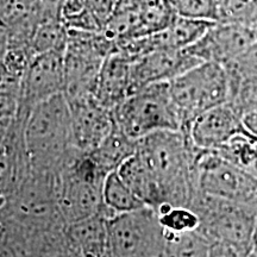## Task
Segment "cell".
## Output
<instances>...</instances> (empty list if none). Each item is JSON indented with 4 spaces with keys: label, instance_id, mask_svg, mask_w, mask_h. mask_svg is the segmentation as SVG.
I'll return each mask as SVG.
<instances>
[{
    "label": "cell",
    "instance_id": "6da1fadb",
    "mask_svg": "<svg viewBox=\"0 0 257 257\" xmlns=\"http://www.w3.org/2000/svg\"><path fill=\"white\" fill-rule=\"evenodd\" d=\"M200 149L181 130H163L138 140L137 154L159 185L162 202L188 206L198 192L195 161Z\"/></svg>",
    "mask_w": 257,
    "mask_h": 257
},
{
    "label": "cell",
    "instance_id": "7a4b0ae2",
    "mask_svg": "<svg viewBox=\"0 0 257 257\" xmlns=\"http://www.w3.org/2000/svg\"><path fill=\"white\" fill-rule=\"evenodd\" d=\"M23 137L30 170L57 174L79 152L73 143L72 115L63 93L40 102L24 119Z\"/></svg>",
    "mask_w": 257,
    "mask_h": 257
},
{
    "label": "cell",
    "instance_id": "3957f363",
    "mask_svg": "<svg viewBox=\"0 0 257 257\" xmlns=\"http://www.w3.org/2000/svg\"><path fill=\"white\" fill-rule=\"evenodd\" d=\"M189 207L200 217V229L211 240L210 256H250L257 212L251 207L195 193Z\"/></svg>",
    "mask_w": 257,
    "mask_h": 257
},
{
    "label": "cell",
    "instance_id": "277c9868",
    "mask_svg": "<svg viewBox=\"0 0 257 257\" xmlns=\"http://www.w3.org/2000/svg\"><path fill=\"white\" fill-rule=\"evenodd\" d=\"M115 125L134 140L163 130H181L169 81L153 82L128 94L112 110Z\"/></svg>",
    "mask_w": 257,
    "mask_h": 257
},
{
    "label": "cell",
    "instance_id": "5b68a950",
    "mask_svg": "<svg viewBox=\"0 0 257 257\" xmlns=\"http://www.w3.org/2000/svg\"><path fill=\"white\" fill-rule=\"evenodd\" d=\"M105 174L89 154L78 153L56 174V201L66 224L104 211Z\"/></svg>",
    "mask_w": 257,
    "mask_h": 257
},
{
    "label": "cell",
    "instance_id": "8992f818",
    "mask_svg": "<svg viewBox=\"0 0 257 257\" xmlns=\"http://www.w3.org/2000/svg\"><path fill=\"white\" fill-rule=\"evenodd\" d=\"M169 88L184 133L202 112L229 101L227 70L217 62L198 63L170 80Z\"/></svg>",
    "mask_w": 257,
    "mask_h": 257
},
{
    "label": "cell",
    "instance_id": "52a82bcc",
    "mask_svg": "<svg viewBox=\"0 0 257 257\" xmlns=\"http://www.w3.org/2000/svg\"><path fill=\"white\" fill-rule=\"evenodd\" d=\"M108 256H166V231L155 207L142 206L107 218Z\"/></svg>",
    "mask_w": 257,
    "mask_h": 257
},
{
    "label": "cell",
    "instance_id": "ba28073f",
    "mask_svg": "<svg viewBox=\"0 0 257 257\" xmlns=\"http://www.w3.org/2000/svg\"><path fill=\"white\" fill-rule=\"evenodd\" d=\"M198 191L257 212V179L214 152L200 150L195 161Z\"/></svg>",
    "mask_w": 257,
    "mask_h": 257
},
{
    "label": "cell",
    "instance_id": "9c48e42d",
    "mask_svg": "<svg viewBox=\"0 0 257 257\" xmlns=\"http://www.w3.org/2000/svg\"><path fill=\"white\" fill-rule=\"evenodd\" d=\"M64 51L51 50L31 57L17 96V115L27 118L32 107L53 95L63 93Z\"/></svg>",
    "mask_w": 257,
    "mask_h": 257
},
{
    "label": "cell",
    "instance_id": "30bf717a",
    "mask_svg": "<svg viewBox=\"0 0 257 257\" xmlns=\"http://www.w3.org/2000/svg\"><path fill=\"white\" fill-rule=\"evenodd\" d=\"M257 41V28L240 22H216L206 34L185 48L201 62L226 64Z\"/></svg>",
    "mask_w": 257,
    "mask_h": 257
},
{
    "label": "cell",
    "instance_id": "8fae6325",
    "mask_svg": "<svg viewBox=\"0 0 257 257\" xmlns=\"http://www.w3.org/2000/svg\"><path fill=\"white\" fill-rule=\"evenodd\" d=\"M186 49H155L134 59L130 93L153 82L170 81L200 63Z\"/></svg>",
    "mask_w": 257,
    "mask_h": 257
},
{
    "label": "cell",
    "instance_id": "7c38bea8",
    "mask_svg": "<svg viewBox=\"0 0 257 257\" xmlns=\"http://www.w3.org/2000/svg\"><path fill=\"white\" fill-rule=\"evenodd\" d=\"M243 130V117L229 102H225L199 114L185 134L198 149L216 152Z\"/></svg>",
    "mask_w": 257,
    "mask_h": 257
},
{
    "label": "cell",
    "instance_id": "4fadbf2b",
    "mask_svg": "<svg viewBox=\"0 0 257 257\" xmlns=\"http://www.w3.org/2000/svg\"><path fill=\"white\" fill-rule=\"evenodd\" d=\"M68 102L72 115L74 147L81 153H91L102 142L113 126L112 111L96 101L93 95L73 99Z\"/></svg>",
    "mask_w": 257,
    "mask_h": 257
},
{
    "label": "cell",
    "instance_id": "5bb4252c",
    "mask_svg": "<svg viewBox=\"0 0 257 257\" xmlns=\"http://www.w3.org/2000/svg\"><path fill=\"white\" fill-rule=\"evenodd\" d=\"M133 62V57L118 49L105 57L96 78L93 96L108 110H113L130 93Z\"/></svg>",
    "mask_w": 257,
    "mask_h": 257
},
{
    "label": "cell",
    "instance_id": "9a60e30c",
    "mask_svg": "<svg viewBox=\"0 0 257 257\" xmlns=\"http://www.w3.org/2000/svg\"><path fill=\"white\" fill-rule=\"evenodd\" d=\"M68 256H108L107 216L100 213L64 225Z\"/></svg>",
    "mask_w": 257,
    "mask_h": 257
},
{
    "label": "cell",
    "instance_id": "2e32d148",
    "mask_svg": "<svg viewBox=\"0 0 257 257\" xmlns=\"http://www.w3.org/2000/svg\"><path fill=\"white\" fill-rule=\"evenodd\" d=\"M114 121V120H113ZM138 141L128 137L113 123L111 131L102 142L92 150L89 156L105 174L117 170L128 157L137 152Z\"/></svg>",
    "mask_w": 257,
    "mask_h": 257
},
{
    "label": "cell",
    "instance_id": "e0dca14e",
    "mask_svg": "<svg viewBox=\"0 0 257 257\" xmlns=\"http://www.w3.org/2000/svg\"><path fill=\"white\" fill-rule=\"evenodd\" d=\"M117 172L127 187L144 205L156 208L162 204L159 185L137 152L128 157Z\"/></svg>",
    "mask_w": 257,
    "mask_h": 257
},
{
    "label": "cell",
    "instance_id": "ac0fdd59",
    "mask_svg": "<svg viewBox=\"0 0 257 257\" xmlns=\"http://www.w3.org/2000/svg\"><path fill=\"white\" fill-rule=\"evenodd\" d=\"M214 153L257 179V136L246 127Z\"/></svg>",
    "mask_w": 257,
    "mask_h": 257
},
{
    "label": "cell",
    "instance_id": "d6986e66",
    "mask_svg": "<svg viewBox=\"0 0 257 257\" xmlns=\"http://www.w3.org/2000/svg\"><path fill=\"white\" fill-rule=\"evenodd\" d=\"M102 202L107 218L146 206L127 187L117 170L110 172L105 176L102 185Z\"/></svg>",
    "mask_w": 257,
    "mask_h": 257
},
{
    "label": "cell",
    "instance_id": "ffe728a7",
    "mask_svg": "<svg viewBox=\"0 0 257 257\" xmlns=\"http://www.w3.org/2000/svg\"><path fill=\"white\" fill-rule=\"evenodd\" d=\"M136 12L138 37L165 30L176 16L169 0H137Z\"/></svg>",
    "mask_w": 257,
    "mask_h": 257
},
{
    "label": "cell",
    "instance_id": "44dd1931",
    "mask_svg": "<svg viewBox=\"0 0 257 257\" xmlns=\"http://www.w3.org/2000/svg\"><path fill=\"white\" fill-rule=\"evenodd\" d=\"M166 256H210L211 240L200 227L182 233L166 232Z\"/></svg>",
    "mask_w": 257,
    "mask_h": 257
},
{
    "label": "cell",
    "instance_id": "7402d4cb",
    "mask_svg": "<svg viewBox=\"0 0 257 257\" xmlns=\"http://www.w3.org/2000/svg\"><path fill=\"white\" fill-rule=\"evenodd\" d=\"M156 211L167 233L188 232L200 226V217L188 206H173L168 202H162L156 207Z\"/></svg>",
    "mask_w": 257,
    "mask_h": 257
},
{
    "label": "cell",
    "instance_id": "603a6c76",
    "mask_svg": "<svg viewBox=\"0 0 257 257\" xmlns=\"http://www.w3.org/2000/svg\"><path fill=\"white\" fill-rule=\"evenodd\" d=\"M229 75L230 95L229 104L244 117L257 108V75L234 76Z\"/></svg>",
    "mask_w": 257,
    "mask_h": 257
},
{
    "label": "cell",
    "instance_id": "cb8c5ba5",
    "mask_svg": "<svg viewBox=\"0 0 257 257\" xmlns=\"http://www.w3.org/2000/svg\"><path fill=\"white\" fill-rule=\"evenodd\" d=\"M176 16L202 21L219 22V0H169Z\"/></svg>",
    "mask_w": 257,
    "mask_h": 257
},
{
    "label": "cell",
    "instance_id": "d4e9b609",
    "mask_svg": "<svg viewBox=\"0 0 257 257\" xmlns=\"http://www.w3.org/2000/svg\"><path fill=\"white\" fill-rule=\"evenodd\" d=\"M227 73L234 76L257 75V41L231 62L224 64Z\"/></svg>",
    "mask_w": 257,
    "mask_h": 257
},
{
    "label": "cell",
    "instance_id": "484cf974",
    "mask_svg": "<svg viewBox=\"0 0 257 257\" xmlns=\"http://www.w3.org/2000/svg\"><path fill=\"white\" fill-rule=\"evenodd\" d=\"M85 2L101 29L113 15L118 5V0H85Z\"/></svg>",
    "mask_w": 257,
    "mask_h": 257
},
{
    "label": "cell",
    "instance_id": "4316f807",
    "mask_svg": "<svg viewBox=\"0 0 257 257\" xmlns=\"http://www.w3.org/2000/svg\"><path fill=\"white\" fill-rule=\"evenodd\" d=\"M243 121H244V125H245L246 130H248L249 133H251L252 135H255V136H257V108L255 111L250 112V113L244 115Z\"/></svg>",
    "mask_w": 257,
    "mask_h": 257
},
{
    "label": "cell",
    "instance_id": "83f0119b",
    "mask_svg": "<svg viewBox=\"0 0 257 257\" xmlns=\"http://www.w3.org/2000/svg\"><path fill=\"white\" fill-rule=\"evenodd\" d=\"M253 245H257V214L255 220V232H253Z\"/></svg>",
    "mask_w": 257,
    "mask_h": 257
},
{
    "label": "cell",
    "instance_id": "f1b7e54d",
    "mask_svg": "<svg viewBox=\"0 0 257 257\" xmlns=\"http://www.w3.org/2000/svg\"><path fill=\"white\" fill-rule=\"evenodd\" d=\"M250 256H257V245H253L251 252H250Z\"/></svg>",
    "mask_w": 257,
    "mask_h": 257
}]
</instances>
